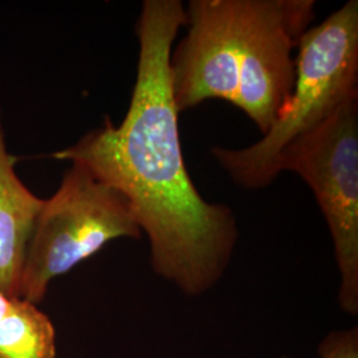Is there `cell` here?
Here are the masks:
<instances>
[{
  "label": "cell",
  "instance_id": "ba28073f",
  "mask_svg": "<svg viewBox=\"0 0 358 358\" xmlns=\"http://www.w3.org/2000/svg\"><path fill=\"white\" fill-rule=\"evenodd\" d=\"M56 332L36 304L11 299L0 320V358H55Z\"/></svg>",
  "mask_w": 358,
  "mask_h": 358
},
{
  "label": "cell",
  "instance_id": "8992f818",
  "mask_svg": "<svg viewBox=\"0 0 358 358\" xmlns=\"http://www.w3.org/2000/svg\"><path fill=\"white\" fill-rule=\"evenodd\" d=\"M313 0H255L235 106L264 136L280 118L296 78L292 55L315 19Z\"/></svg>",
  "mask_w": 358,
  "mask_h": 358
},
{
  "label": "cell",
  "instance_id": "6da1fadb",
  "mask_svg": "<svg viewBox=\"0 0 358 358\" xmlns=\"http://www.w3.org/2000/svg\"><path fill=\"white\" fill-rule=\"evenodd\" d=\"M186 11L179 0H145L137 22L140 55L125 118L85 134L53 158L80 162L122 192L150 245L154 272L189 296L217 284L239 232L229 206L210 203L185 164L169 59Z\"/></svg>",
  "mask_w": 358,
  "mask_h": 358
},
{
  "label": "cell",
  "instance_id": "9c48e42d",
  "mask_svg": "<svg viewBox=\"0 0 358 358\" xmlns=\"http://www.w3.org/2000/svg\"><path fill=\"white\" fill-rule=\"evenodd\" d=\"M320 358H358L357 328L329 333L319 346Z\"/></svg>",
  "mask_w": 358,
  "mask_h": 358
},
{
  "label": "cell",
  "instance_id": "30bf717a",
  "mask_svg": "<svg viewBox=\"0 0 358 358\" xmlns=\"http://www.w3.org/2000/svg\"><path fill=\"white\" fill-rule=\"evenodd\" d=\"M10 304H11V299L8 297V296H6V294L1 292V289H0V320L4 317V315L7 313V310H8V308H10Z\"/></svg>",
  "mask_w": 358,
  "mask_h": 358
},
{
  "label": "cell",
  "instance_id": "5b68a950",
  "mask_svg": "<svg viewBox=\"0 0 358 358\" xmlns=\"http://www.w3.org/2000/svg\"><path fill=\"white\" fill-rule=\"evenodd\" d=\"M255 0H190L187 32L170 52L169 76L178 113L208 100L235 103Z\"/></svg>",
  "mask_w": 358,
  "mask_h": 358
},
{
  "label": "cell",
  "instance_id": "7a4b0ae2",
  "mask_svg": "<svg viewBox=\"0 0 358 358\" xmlns=\"http://www.w3.org/2000/svg\"><path fill=\"white\" fill-rule=\"evenodd\" d=\"M294 90L280 118L259 141L243 149L214 146L211 155L247 190H262L279 177L278 162L294 140L343 105L358 100V1L349 0L303 35Z\"/></svg>",
  "mask_w": 358,
  "mask_h": 358
},
{
  "label": "cell",
  "instance_id": "277c9868",
  "mask_svg": "<svg viewBox=\"0 0 358 358\" xmlns=\"http://www.w3.org/2000/svg\"><path fill=\"white\" fill-rule=\"evenodd\" d=\"M279 174L294 171L315 194L340 272L338 303L358 313V100L343 105L285 148Z\"/></svg>",
  "mask_w": 358,
  "mask_h": 358
},
{
  "label": "cell",
  "instance_id": "3957f363",
  "mask_svg": "<svg viewBox=\"0 0 358 358\" xmlns=\"http://www.w3.org/2000/svg\"><path fill=\"white\" fill-rule=\"evenodd\" d=\"M127 196L72 162L62 185L44 199L28 238L17 299L38 304L52 279L75 268L105 244L141 238Z\"/></svg>",
  "mask_w": 358,
  "mask_h": 358
},
{
  "label": "cell",
  "instance_id": "52a82bcc",
  "mask_svg": "<svg viewBox=\"0 0 358 358\" xmlns=\"http://www.w3.org/2000/svg\"><path fill=\"white\" fill-rule=\"evenodd\" d=\"M13 166L0 120V289L17 299L28 238L44 199L27 189Z\"/></svg>",
  "mask_w": 358,
  "mask_h": 358
}]
</instances>
